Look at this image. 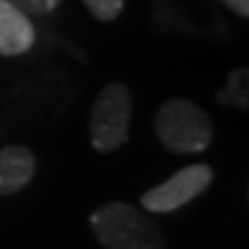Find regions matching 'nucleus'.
Listing matches in <instances>:
<instances>
[{"mask_svg": "<svg viewBox=\"0 0 249 249\" xmlns=\"http://www.w3.org/2000/svg\"><path fill=\"white\" fill-rule=\"evenodd\" d=\"M90 226L104 249H166L160 226L123 201L97 208L90 214Z\"/></svg>", "mask_w": 249, "mask_h": 249, "instance_id": "nucleus-1", "label": "nucleus"}, {"mask_svg": "<svg viewBox=\"0 0 249 249\" xmlns=\"http://www.w3.org/2000/svg\"><path fill=\"white\" fill-rule=\"evenodd\" d=\"M155 134L171 152H203L213 141V124L201 108L187 99H169L155 113Z\"/></svg>", "mask_w": 249, "mask_h": 249, "instance_id": "nucleus-2", "label": "nucleus"}, {"mask_svg": "<svg viewBox=\"0 0 249 249\" xmlns=\"http://www.w3.org/2000/svg\"><path fill=\"white\" fill-rule=\"evenodd\" d=\"M132 97L123 83H108L90 111V143L99 152L118 150L129 136Z\"/></svg>", "mask_w": 249, "mask_h": 249, "instance_id": "nucleus-3", "label": "nucleus"}, {"mask_svg": "<svg viewBox=\"0 0 249 249\" xmlns=\"http://www.w3.org/2000/svg\"><path fill=\"white\" fill-rule=\"evenodd\" d=\"M210 182H213V169L208 164H192L180 169L166 182L148 189L141 196V205L148 213H173L198 194H203Z\"/></svg>", "mask_w": 249, "mask_h": 249, "instance_id": "nucleus-4", "label": "nucleus"}, {"mask_svg": "<svg viewBox=\"0 0 249 249\" xmlns=\"http://www.w3.org/2000/svg\"><path fill=\"white\" fill-rule=\"evenodd\" d=\"M35 42V28L28 14L7 0H0V55L26 53Z\"/></svg>", "mask_w": 249, "mask_h": 249, "instance_id": "nucleus-5", "label": "nucleus"}, {"mask_svg": "<svg viewBox=\"0 0 249 249\" xmlns=\"http://www.w3.org/2000/svg\"><path fill=\"white\" fill-rule=\"evenodd\" d=\"M35 176V157L26 145H7L0 150V196L17 194Z\"/></svg>", "mask_w": 249, "mask_h": 249, "instance_id": "nucleus-6", "label": "nucleus"}, {"mask_svg": "<svg viewBox=\"0 0 249 249\" xmlns=\"http://www.w3.org/2000/svg\"><path fill=\"white\" fill-rule=\"evenodd\" d=\"M217 99L222 104L235 108H247V70H235L231 79L226 83V88L219 90Z\"/></svg>", "mask_w": 249, "mask_h": 249, "instance_id": "nucleus-7", "label": "nucleus"}, {"mask_svg": "<svg viewBox=\"0 0 249 249\" xmlns=\"http://www.w3.org/2000/svg\"><path fill=\"white\" fill-rule=\"evenodd\" d=\"M83 2L99 21H113L124 5V0H83Z\"/></svg>", "mask_w": 249, "mask_h": 249, "instance_id": "nucleus-8", "label": "nucleus"}, {"mask_svg": "<svg viewBox=\"0 0 249 249\" xmlns=\"http://www.w3.org/2000/svg\"><path fill=\"white\" fill-rule=\"evenodd\" d=\"M7 2H12L14 7H18L23 14H33V17L49 14V12H53V9L60 5V0H7Z\"/></svg>", "mask_w": 249, "mask_h": 249, "instance_id": "nucleus-9", "label": "nucleus"}, {"mask_svg": "<svg viewBox=\"0 0 249 249\" xmlns=\"http://www.w3.org/2000/svg\"><path fill=\"white\" fill-rule=\"evenodd\" d=\"M233 12H238L240 17H247L249 14V0H224Z\"/></svg>", "mask_w": 249, "mask_h": 249, "instance_id": "nucleus-10", "label": "nucleus"}]
</instances>
